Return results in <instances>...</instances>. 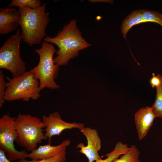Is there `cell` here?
<instances>
[{
    "label": "cell",
    "instance_id": "6da1fadb",
    "mask_svg": "<svg viewBox=\"0 0 162 162\" xmlns=\"http://www.w3.org/2000/svg\"><path fill=\"white\" fill-rule=\"evenodd\" d=\"M44 40L58 47L54 60L59 66L67 65L70 60L78 55L80 51L92 45L82 37L75 19L64 25L54 37L46 35Z\"/></svg>",
    "mask_w": 162,
    "mask_h": 162
},
{
    "label": "cell",
    "instance_id": "7a4b0ae2",
    "mask_svg": "<svg viewBox=\"0 0 162 162\" xmlns=\"http://www.w3.org/2000/svg\"><path fill=\"white\" fill-rule=\"evenodd\" d=\"M46 9L45 3L35 8L28 7L19 8L21 38L30 46L39 44L46 35V29L50 17Z\"/></svg>",
    "mask_w": 162,
    "mask_h": 162
},
{
    "label": "cell",
    "instance_id": "3957f363",
    "mask_svg": "<svg viewBox=\"0 0 162 162\" xmlns=\"http://www.w3.org/2000/svg\"><path fill=\"white\" fill-rule=\"evenodd\" d=\"M56 51L53 44L45 41L40 48L34 50L39 56V60L37 65L30 70L39 81L41 91L45 88L52 89L60 88L55 81L59 71V66L54 60Z\"/></svg>",
    "mask_w": 162,
    "mask_h": 162
},
{
    "label": "cell",
    "instance_id": "277c9868",
    "mask_svg": "<svg viewBox=\"0 0 162 162\" xmlns=\"http://www.w3.org/2000/svg\"><path fill=\"white\" fill-rule=\"evenodd\" d=\"M18 144L28 152L37 148V145L43 140L48 139L43 128L45 126L41 119L30 114H19L15 117Z\"/></svg>",
    "mask_w": 162,
    "mask_h": 162
},
{
    "label": "cell",
    "instance_id": "5b68a950",
    "mask_svg": "<svg viewBox=\"0 0 162 162\" xmlns=\"http://www.w3.org/2000/svg\"><path fill=\"white\" fill-rule=\"evenodd\" d=\"M4 100L13 101L21 99L28 102L30 99L35 100L40 96V82L30 70L22 75L10 78L7 76Z\"/></svg>",
    "mask_w": 162,
    "mask_h": 162
},
{
    "label": "cell",
    "instance_id": "8992f818",
    "mask_svg": "<svg viewBox=\"0 0 162 162\" xmlns=\"http://www.w3.org/2000/svg\"><path fill=\"white\" fill-rule=\"evenodd\" d=\"M22 39L19 28L4 43L0 49V68L7 69L13 77L19 76L26 71L25 62L20 56V45Z\"/></svg>",
    "mask_w": 162,
    "mask_h": 162
},
{
    "label": "cell",
    "instance_id": "52a82bcc",
    "mask_svg": "<svg viewBox=\"0 0 162 162\" xmlns=\"http://www.w3.org/2000/svg\"><path fill=\"white\" fill-rule=\"evenodd\" d=\"M15 117L9 114L4 115L0 118V148L4 150L8 158L12 161L25 159L28 153L25 151H19L14 147L17 138Z\"/></svg>",
    "mask_w": 162,
    "mask_h": 162
},
{
    "label": "cell",
    "instance_id": "ba28073f",
    "mask_svg": "<svg viewBox=\"0 0 162 162\" xmlns=\"http://www.w3.org/2000/svg\"><path fill=\"white\" fill-rule=\"evenodd\" d=\"M42 121L45 126V136L48 139L49 143L50 144L52 136H59L64 130L73 128L80 130L84 127V124L82 123L75 122L69 123L64 121L57 111L50 113L48 116L43 115Z\"/></svg>",
    "mask_w": 162,
    "mask_h": 162
},
{
    "label": "cell",
    "instance_id": "9c48e42d",
    "mask_svg": "<svg viewBox=\"0 0 162 162\" xmlns=\"http://www.w3.org/2000/svg\"><path fill=\"white\" fill-rule=\"evenodd\" d=\"M80 130L86 137L87 144L85 146L82 143L78 144L76 147L80 148L79 152L86 156L88 162H93L101 159L98 154L101 148V140L97 130L85 127Z\"/></svg>",
    "mask_w": 162,
    "mask_h": 162
},
{
    "label": "cell",
    "instance_id": "30bf717a",
    "mask_svg": "<svg viewBox=\"0 0 162 162\" xmlns=\"http://www.w3.org/2000/svg\"><path fill=\"white\" fill-rule=\"evenodd\" d=\"M157 117L151 107L140 109L135 114L134 119L139 139L141 140L147 135Z\"/></svg>",
    "mask_w": 162,
    "mask_h": 162
},
{
    "label": "cell",
    "instance_id": "8fae6325",
    "mask_svg": "<svg viewBox=\"0 0 162 162\" xmlns=\"http://www.w3.org/2000/svg\"><path fill=\"white\" fill-rule=\"evenodd\" d=\"M21 15L15 8H0V34H7L15 31L19 26Z\"/></svg>",
    "mask_w": 162,
    "mask_h": 162
},
{
    "label": "cell",
    "instance_id": "7c38bea8",
    "mask_svg": "<svg viewBox=\"0 0 162 162\" xmlns=\"http://www.w3.org/2000/svg\"><path fill=\"white\" fill-rule=\"evenodd\" d=\"M70 143V140L67 139L57 146H51L50 143L40 145L30 153L28 154L27 158L32 160H39L53 157L66 151L67 147Z\"/></svg>",
    "mask_w": 162,
    "mask_h": 162
},
{
    "label": "cell",
    "instance_id": "4fadbf2b",
    "mask_svg": "<svg viewBox=\"0 0 162 162\" xmlns=\"http://www.w3.org/2000/svg\"><path fill=\"white\" fill-rule=\"evenodd\" d=\"M142 10L133 11L123 21L121 26V33L124 38H126L129 30L133 26L144 23L142 17Z\"/></svg>",
    "mask_w": 162,
    "mask_h": 162
},
{
    "label": "cell",
    "instance_id": "5bb4252c",
    "mask_svg": "<svg viewBox=\"0 0 162 162\" xmlns=\"http://www.w3.org/2000/svg\"><path fill=\"white\" fill-rule=\"evenodd\" d=\"M129 148L130 147H128L127 144L120 141L118 142L113 150L105 156L107 157L106 158L104 159H100L95 162H112L121 155L126 153Z\"/></svg>",
    "mask_w": 162,
    "mask_h": 162
},
{
    "label": "cell",
    "instance_id": "9a60e30c",
    "mask_svg": "<svg viewBox=\"0 0 162 162\" xmlns=\"http://www.w3.org/2000/svg\"><path fill=\"white\" fill-rule=\"evenodd\" d=\"M140 153L137 147L135 145H132L127 152L112 162H140L139 159Z\"/></svg>",
    "mask_w": 162,
    "mask_h": 162
},
{
    "label": "cell",
    "instance_id": "2e32d148",
    "mask_svg": "<svg viewBox=\"0 0 162 162\" xmlns=\"http://www.w3.org/2000/svg\"><path fill=\"white\" fill-rule=\"evenodd\" d=\"M142 14L144 22H154L162 26V14L156 11L142 10Z\"/></svg>",
    "mask_w": 162,
    "mask_h": 162
},
{
    "label": "cell",
    "instance_id": "e0dca14e",
    "mask_svg": "<svg viewBox=\"0 0 162 162\" xmlns=\"http://www.w3.org/2000/svg\"><path fill=\"white\" fill-rule=\"evenodd\" d=\"M156 89L155 100L151 107L156 117L162 118V86Z\"/></svg>",
    "mask_w": 162,
    "mask_h": 162
},
{
    "label": "cell",
    "instance_id": "ac0fdd59",
    "mask_svg": "<svg viewBox=\"0 0 162 162\" xmlns=\"http://www.w3.org/2000/svg\"><path fill=\"white\" fill-rule=\"evenodd\" d=\"M41 5V2L39 0H12L9 4L8 7L15 6L22 8L28 7L35 8Z\"/></svg>",
    "mask_w": 162,
    "mask_h": 162
},
{
    "label": "cell",
    "instance_id": "d6986e66",
    "mask_svg": "<svg viewBox=\"0 0 162 162\" xmlns=\"http://www.w3.org/2000/svg\"><path fill=\"white\" fill-rule=\"evenodd\" d=\"M66 151L53 157L39 160H28L24 159L19 162H65L66 160Z\"/></svg>",
    "mask_w": 162,
    "mask_h": 162
},
{
    "label": "cell",
    "instance_id": "ffe728a7",
    "mask_svg": "<svg viewBox=\"0 0 162 162\" xmlns=\"http://www.w3.org/2000/svg\"><path fill=\"white\" fill-rule=\"evenodd\" d=\"M6 82L2 71L0 70V108L2 107L5 102L4 96L6 88Z\"/></svg>",
    "mask_w": 162,
    "mask_h": 162
},
{
    "label": "cell",
    "instance_id": "44dd1931",
    "mask_svg": "<svg viewBox=\"0 0 162 162\" xmlns=\"http://www.w3.org/2000/svg\"><path fill=\"white\" fill-rule=\"evenodd\" d=\"M152 76L149 81V83L152 88H157L162 86V76L158 74L155 75L152 73Z\"/></svg>",
    "mask_w": 162,
    "mask_h": 162
},
{
    "label": "cell",
    "instance_id": "7402d4cb",
    "mask_svg": "<svg viewBox=\"0 0 162 162\" xmlns=\"http://www.w3.org/2000/svg\"><path fill=\"white\" fill-rule=\"evenodd\" d=\"M5 154V151L0 148V162H12L7 158Z\"/></svg>",
    "mask_w": 162,
    "mask_h": 162
},
{
    "label": "cell",
    "instance_id": "603a6c76",
    "mask_svg": "<svg viewBox=\"0 0 162 162\" xmlns=\"http://www.w3.org/2000/svg\"><path fill=\"white\" fill-rule=\"evenodd\" d=\"M89 1L92 3H97V2H107L110 3L111 4H112L113 1L112 0H90Z\"/></svg>",
    "mask_w": 162,
    "mask_h": 162
}]
</instances>
